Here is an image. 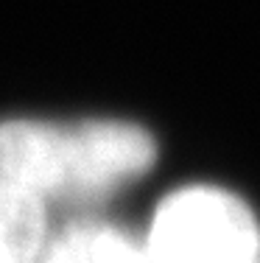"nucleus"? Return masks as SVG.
<instances>
[{
	"instance_id": "obj_2",
	"label": "nucleus",
	"mask_w": 260,
	"mask_h": 263,
	"mask_svg": "<svg viewBox=\"0 0 260 263\" xmlns=\"http://www.w3.org/2000/svg\"><path fill=\"white\" fill-rule=\"evenodd\" d=\"M146 252L151 263H257L260 224L230 191L182 187L159 202Z\"/></svg>"
},
{
	"instance_id": "obj_4",
	"label": "nucleus",
	"mask_w": 260,
	"mask_h": 263,
	"mask_svg": "<svg viewBox=\"0 0 260 263\" xmlns=\"http://www.w3.org/2000/svg\"><path fill=\"white\" fill-rule=\"evenodd\" d=\"M36 263H151L146 247L107 224H73L48 238Z\"/></svg>"
},
{
	"instance_id": "obj_1",
	"label": "nucleus",
	"mask_w": 260,
	"mask_h": 263,
	"mask_svg": "<svg viewBox=\"0 0 260 263\" xmlns=\"http://www.w3.org/2000/svg\"><path fill=\"white\" fill-rule=\"evenodd\" d=\"M157 160L146 129L123 121H3L0 177L42 202H90L143 177Z\"/></svg>"
},
{
	"instance_id": "obj_5",
	"label": "nucleus",
	"mask_w": 260,
	"mask_h": 263,
	"mask_svg": "<svg viewBox=\"0 0 260 263\" xmlns=\"http://www.w3.org/2000/svg\"><path fill=\"white\" fill-rule=\"evenodd\" d=\"M257 263H260V260H257Z\"/></svg>"
},
{
	"instance_id": "obj_3",
	"label": "nucleus",
	"mask_w": 260,
	"mask_h": 263,
	"mask_svg": "<svg viewBox=\"0 0 260 263\" xmlns=\"http://www.w3.org/2000/svg\"><path fill=\"white\" fill-rule=\"evenodd\" d=\"M48 243V204L0 177V263H36Z\"/></svg>"
}]
</instances>
